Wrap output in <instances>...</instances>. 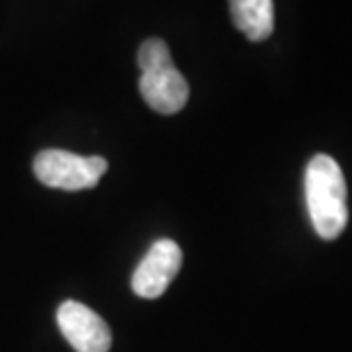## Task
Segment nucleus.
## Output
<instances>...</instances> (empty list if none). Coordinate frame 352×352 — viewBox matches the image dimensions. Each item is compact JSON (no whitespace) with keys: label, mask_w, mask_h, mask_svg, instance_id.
<instances>
[{"label":"nucleus","mask_w":352,"mask_h":352,"mask_svg":"<svg viewBox=\"0 0 352 352\" xmlns=\"http://www.w3.org/2000/svg\"><path fill=\"white\" fill-rule=\"evenodd\" d=\"M139 91L157 114H177L189 102V82L175 69L173 57L162 39H148L139 48Z\"/></svg>","instance_id":"2"},{"label":"nucleus","mask_w":352,"mask_h":352,"mask_svg":"<svg viewBox=\"0 0 352 352\" xmlns=\"http://www.w3.org/2000/svg\"><path fill=\"white\" fill-rule=\"evenodd\" d=\"M57 325L76 352H109L111 329L104 320L78 300H66L57 309Z\"/></svg>","instance_id":"5"},{"label":"nucleus","mask_w":352,"mask_h":352,"mask_svg":"<svg viewBox=\"0 0 352 352\" xmlns=\"http://www.w3.org/2000/svg\"><path fill=\"white\" fill-rule=\"evenodd\" d=\"M230 14L234 28L250 41H264L273 34V0H230Z\"/></svg>","instance_id":"6"},{"label":"nucleus","mask_w":352,"mask_h":352,"mask_svg":"<svg viewBox=\"0 0 352 352\" xmlns=\"http://www.w3.org/2000/svg\"><path fill=\"white\" fill-rule=\"evenodd\" d=\"M305 200L311 226L325 241H332L348 226L346 177L334 157L316 155L305 170Z\"/></svg>","instance_id":"1"},{"label":"nucleus","mask_w":352,"mask_h":352,"mask_svg":"<svg viewBox=\"0 0 352 352\" xmlns=\"http://www.w3.org/2000/svg\"><path fill=\"white\" fill-rule=\"evenodd\" d=\"M32 168L41 184L62 191H82L100 182V177L107 173V160L100 155L82 157L69 151L48 148L34 157Z\"/></svg>","instance_id":"3"},{"label":"nucleus","mask_w":352,"mask_h":352,"mask_svg":"<svg viewBox=\"0 0 352 352\" xmlns=\"http://www.w3.org/2000/svg\"><path fill=\"white\" fill-rule=\"evenodd\" d=\"M182 268V250L170 239H160L151 245V250L139 261L137 271L132 275V291L139 298L155 300L168 284L175 280V275Z\"/></svg>","instance_id":"4"}]
</instances>
